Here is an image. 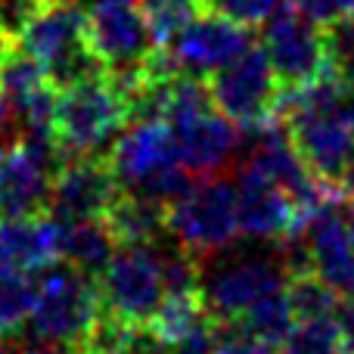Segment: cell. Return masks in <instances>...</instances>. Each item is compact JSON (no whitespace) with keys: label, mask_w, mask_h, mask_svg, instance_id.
<instances>
[{"label":"cell","mask_w":354,"mask_h":354,"mask_svg":"<svg viewBox=\"0 0 354 354\" xmlns=\"http://www.w3.org/2000/svg\"><path fill=\"white\" fill-rule=\"evenodd\" d=\"M100 324H103V301L97 277L68 261L41 270L31 311V330L37 339L81 351L93 342Z\"/></svg>","instance_id":"6da1fadb"},{"label":"cell","mask_w":354,"mask_h":354,"mask_svg":"<svg viewBox=\"0 0 354 354\" xmlns=\"http://www.w3.org/2000/svg\"><path fill=\"white\" fill-rule=\"evenodd\" d=\"M131 124V109L106 75L81 84L62 87L56 106L53 137L68 159L75 156H100Z\"/></svg>","instance_id":"7a4b0ae2"},{"label":"cell","mask_w":354,"mask_h":354,"mask_svg":"<svg viewBox=\"0 0 354 354\" xmlns=\"http://www.w3.org/2000/svg\"><path fill=\"white\" fill-rule=\"evenodd\" d=\"M168 233L202 261L230 249L243 236L236 187L221 177H202L183 199L168 205Z\"/></svg>","instance_id":"3957f363"},{"label":"cell","mask_w":354,"mask_h":354,"mask_svg":"<svg viewBox=\"0 0 354 354\" xmlns=\"http://www.w3.org/2000/svg\"><path fill=\"white\" fill-rule=\"evenodd\" d=\"M286 134L299 159L317 180L336 183L345 193L354 189V128L339 109L289 106L280 112Z\"/></svg>","instance_id":"277c9868"},{"label":"cell","mask_w":354,"mask_h":354,"mask_svg":"<svg viewBox=\"0 0 354 354\" xmlns=\"http://www.w3.org/2000/svg\"><path fill=\"white\" fill-rule=\"evenodd\" d=\"M208 93L221 115L236 128H255L280 115V81L268 59V50L252 44L239 59L208 75Z\"/></svg>","instance_id":"5b68a950"},{"label":"cell","mask_w":354,"mask_h":354,"mask_svg":"<svg viewBox=\"0 0 354 354\" xmlns=\"http://www.w3.org/2000/svg\"><path fill=\"white\" fill-rule=\"evenodd\" d=\"M264 50L280 81V91H301L333 72L324 28L314 25L295 3H286L268 19Z\"/></svg>","instance_id":"8992f818"},{"label":"cell","mask_w":354,"mask_h":354,"mask_svg":"<svg viewBox=\"0 0 354 354\" xmlns=\"http://www.w3.org/2000/svg\"><path fill=\"white\" fill-rule=\"evenodd\" d=\"M236 208L243 236L277 243L286 249L289 243L305 236L314 214H308L280 183L245 162L236 177Z\"/></svg>","instance_id":"52a82bcc"},{"label":"cell","mask_w":354,"mask_h":354,"mask_svg":"<svg viewBox=\"0 0 354 354\" xmlns=\"http://www.w3.org/2000/svg\"><path fill=\"white\" fill-rule=\"evenodd\" d=\"M84 16L87 44L106 68L137 66L159 50L140 0H91L84 6Z\"/></svg>","instance_id":"ba28073f"},{"label":"cell","mask_w":354,"mask_h":354,"mask_svg":"<svg viewBox=\"0 0 354 354\" xmlns=\"http://www.w3.org/2000/svg\"><path fill=\"white\" fill-rule=\"evenodd\" d=\"M252 44H255L252 25H243V22H236V19L205 6V10L168 44V50H171L174 62L180 66V72L196 75V78H208V75H214L218 68L239 59Z\"/></svg>","instance_id":"9c48e42d"},{"label":"cell","mask_w":354,"mask_h":354,"mask_svg":"<svg viewBox=\"0 0 354 354\" xmlns=\"http://www.w3.org/2000/svg\"><path fill=\"white\" fill-rule=\"evenodd\" d=\"M118 193H122V183L109 168L106 156H75L62 162L50 180L47 208L62 224L103 218Z\"/></svg>","instance_id":"30bf717a"},{"label":"cell","mask_w":354,"mask_h":354,"mask_svg":"<svg viewBox=\"0 0 354 354\" xmlns=\"http://www.w3.org/2000/svg\"><path fill=\"white\" fill-rule=\"evenodd\" d=\"M106 159L122 187L137 189L162 171L180 165V140L165 118H143L131 122L115 137Z\"/></svg>","instance_id":"8fae6325"},{"label":"cell","mask_w":354,"mask_h":354,"mask_svg":"<svg viewBox=\"0 0 354 354\" xmlns=\"http://www.w3.org/2000/svg\"><path fill=\"white\" fill-rule=\"evenodd\" d=\"M289 280V264L286 255H249L239 261L227 264L224 270L205 283V299L208 311L221 320V324H236L261 295L283 289Z\"/></svg>","instance_id":"7c38bea8"},{"label":"cell","mask_w":354,"mask_h":354,"mask_svg":"<svg viewBox=\"0 0 354 354\" xmlns=\"http://www.w3.org/2000/svg\"><path fill=\"white\" fill-rule=\"evenodd\" d=\"M299 243L305 249L308 270L326 280L336 292L354 295V245L336 205L320 208Z\"/></svg>","instance_id":"4fadbf2b"},{"label":"cell","mask_w":354,"mask_h":354,"mask_svg":"<svg viewBox=\"0 0 354 354\" xmlns=\"http://www.w3.org/2000/svg\"><path fill=\"white\" fill-rule=\"evenodd\" d=\"M62 261V221L50 212L0 218V264L41 274Z\"/></svg>","instance_id":"5bb4252c"},{"label":"cell","mask_w":354,"mask_h":354,"mask_svg":"<svg viewBox=\"0 0 354 354\" xmlns=\"http://www.w3.org/2000/svg\"><path fill=\"white\" fill-rule=\"evenodd\" d=\"M177 140H180V162L196 177L218 174L233 159L239 147V128L218 109H208L189 122L177 124Z\"/></svg>","instance_id":"9a60e30c"},{"label":"cell","mask_w":354,"mask_h":354,"mask_svg":"<svg viewBox=\"0 0 354 354\" xmlns=\"http://www.w3.org/2000/svg\"><path fill=\"white\" fill-rule=\"evenodd\" d=\"M103 224L118 249H134V245L153 249L168 233V205L140 189L122 187L115 202L106 208Z\"/></svg>","instance_id":"2e32d148"},{"label":"cell","mask_w":354,"mask_h":354,"mask_svg":"<svg viewBox=\"0 0 354 354\" xmlns=\"http://www.w3.org/2000/svg\"><path fill=\"white\" fill-rule=\"evenodd\" d=\"M212 317L208 311L205 289H187V292H165L153 317L147 320V339L153 348H174L189 333H196L205 320Z\"/></svg>","instance_id":"e0dca14e"},{"label":"cell","mask_w":354,"mask_h":354,"mask_svg":"<svg viewBox=\"0 0 354 354\" xmlns=\"http://www.w3.org/2000/svg\"><path fill=\"white\" fill-rule=\"evenodd\" d=\"M47 87H53V78L37 56H31L19 41H6L0 47V97L10 100L12 109L22 112Z\"/></svg>","instance_id":"ac0fdd59"},{"label":"cell","mask_w":354,"mask_h":354,"mask_svg":"<svg viewBox=\"0 0 354 354\" xmlns=\"http://www.w3.org/2000/svg\"><path fill=\"white\" fill-rule=\"evenodd\" d=\"M115 249L118 245L112 243L103 218L68 221V224H62V261L75 264L78 270H87V274L100 277L106 264L112 261Z\"/></svg>","instance_id":"d6986e66"},{"label":"cell","mask_w":354,"mask_h":354,"mask_svg":"<svg viewBox=\"0 0 354 354\" xmlns=\"http://www.w3.org/2000/svg\"><path fill=\"white\" fill-rule=\"evenodd\" d=\"M37 280L28 270L0 264V339L19 336L35 311Z\"/></svg>","instance_id":"ffe728a7"},{"label":"cell","mask_w":354,"mask_h":354,"mask_svg":"<svg viewBox=\"0 0 354 354\" xmlns=\"http://www.w3.org/2000/svg\"><path fill=\"white\" fill-rule=\"evenodd\" d=\"M286 295H289V308H292L295 324L299 320L336 317L339 305H342V292H336L314 270H295V274H289Z\"/></svg>","instance_id":"44dd1931"},{"label":"cell","mask_w":354,"mask_h":354,"mask_svg":"<svg viewBox=\"0 0 354 354\" xmlns=\"http://www.w3.org/2000/svg\"><path fill=\"white\" fill-rule=\"evenodd\" d=\"M239 326H245L249 333L261 336L264 342H270L274 348H280L283 339L292 333L295 326V317H292V308H289V295H286V286L283 289H274V292L261 295L243 317L236 320Z\"/></svg>","instance_id":"7402d4cb"},{"label":"cell","mask_w":354,"mask_h":354,"mask_svg":"<svg viewBox=\"0 0 354 354\" xmlns=\"http://www.w3.org/2000/svg\"><path fill=\"white\" fill-rule=\"evenodd\" d=\"M156 47H168L202 10L205 0H140Z\"/></svg>","instance_id":"603a6c76"},{"label":"cell","mask_w":354,"mask_h":354,"mask_svg":"<svg viewBox=\"0 0 354 354\" xmlns=\"http://www.w3.org/2000/svg\"><path fill=\"white\" fill-rule=\"evenodd\" d=\"M277 354H345L342 333H339L336 317L324 320H299L292 326Z\"/></svg>","instance_id":"cb8c5ba5"},{"label":"cell","mask_w":354,"mask_h":354,"mask_svg":"<svg viewBox=\"0 0 354 354\" xmlns=\"http://www.w3.org/2000/svg\"><path fill=\"white\" fill-rule=\"evenodd\" d=\"M326 50H330V62L336 68L339 81L354 93V16L339 19L336 25L324 28Z\"/></svg>","instance_id":"d4e9b609"},{"label":"cell","mask_w":354,"mask_h":354,"mask_svg":"<svg viewBox=\"0 0 354 354\" xmlns=\"http://www.w3.org/2000/svg\"><path fill=\"white\" fill-rule=\"evenodd\" d=\"M212 354H277V348L270 342H264L261 336L249 333L245 326H239V324H221Z\"/></svg>","instance_id":"484cf974"},{"label":"cell","mask_w":354,"mask_h":354,"mask_svg":"<svg viewBox=\"0 0 354 354\" xmlns=\"http://www.w3.org/2000/svg\"><path fill=\"white\" fill-rule=\"evenodd\" d=\"M53 0H0V31L12 41L22 37V31L41 16Z\"/></svg>","instance_id":"4316f807"},{"label":"cell","mask_w":354,"mask_h":354,"mask_svg":"<svg viewBox=\"0 0 354 354\" xmlns=\"http://www.w3.org/2000/svg\"><path fill=\"white\" fill-rule=\"evenodd\" d=\"M205 6L255 28V25L268 22V19L274 16L283 3H280V0H205Z\"/></svg>","instance_id":"83f0119b"},{"label":"cell","mask_w":354,"mask_h":354,"mask_svg":"<svg viewBox=\"0 0 354 354\" xmlns=\"http://www.w3.org/2000/svg\"><path fill=\"white\" fill-rule=\"evenodd\" d=\"M289 3H295L320 28H330L339 19L354 16V0H289Z\"/></svg>","instance_id":"f1b7e54d"},{"label":"cell","mask_w":354,"mask_h":354,"mask_svg":"<svg viewBox=\"0 0 354 354\" xmlns=\"http://www.w3.org/2000/svg\"><path fill=\"white\" fill-rule=\"evenodd\" d=\"M336 324H339V333H342L345 351L354 354V295H345L342 299V305L336 311Z\"/></svg>","instance_id":"f546056e"},{"label":"cell","mask_w":354,"mask_h":354,"mask_svg":"<svg viewBox=\"0 0 354 354\" xmlns=\"http://www.w3.org/2000/svg\"><path fill=\"white\" fill-rule=\"evenodd\" d=\"M75 354H137V348L118 345V342H106V339H93L91 345H84V348L75 351Z\"/></svg>","instance_id":"4dcf8cb0"},{"label":"cell","mask_w":354,"mask_h":354,"mask_svg":"<svg viewBox=\"0 0 354 354\" xmlns=\"http://www.w3.org/2000/svg\"><path fill=\"white\" fill-rule=\"evenodd\" d=\"M19 354H75L72 348H66V345H56V342H35V345H25Z\"/></svg>","instance_id":"1f68e13d"},{"label":"cell","mask_w":354,"mask_h":354,"mask_svg":"<svg viewBox=\"0 0 354 354\" xmlns=\"http://www.w3.org/2000/svg\"><path fill=\"white\" fill-rule=\"evenodd\" d=\"M345 227H348V236L354 245V193H348V199H345Z\"/></svg>","instance_id":"d6a6232c"},{"label":"cell","mask_w":354,"mask_h":354,"mask_svg":"<svg viewBox=\"0 0 354 354\" xmlns=\"http://www.w3.org/2000/svg\"><path fill=\"white\" fill-rule=\"evenodd\" d=\"M156 354H187V351H180V348H159Z\"/></svg>","instance_id":"836d02e7"},{"label":"cell","mask_w":354,"mask_h":354,"mask_svg":"<svg viewBox=\"0 0 354 354\" xmlns=\"http://www.w3.org/2000/svg\"><path fill=\"white\" fill-rule=\"evenodd\" d=\"M0 354H6V351H3V348H0Z\"/></svg>","instance_id":"e575fe53"},{"label":"cell","mask_w":354,"mask_h":354,"mask_svg":"<svg viewBox=\"0 0 354 354\" xmlns=\"http://www.w3.org/2000/svg\"><path fill=\"white\" fill-rule=\"evenodd\" d=\"M351 193H354V189H351Z\"/></svg>","instance_id":"d590c367"}]
</instances>
